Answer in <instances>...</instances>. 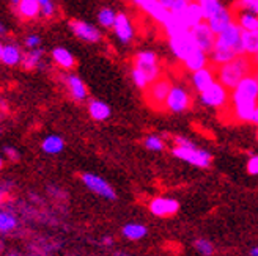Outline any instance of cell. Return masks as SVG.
Instances as JSON below:
<instances>
[{"label":"cell","instance_id":"obj_39","mask_svg":"<svg viewBox=\"0 0 258 256\" xmlns=\"http://www.w3.org/2000/svg\"><path fill=\"white\" fill-rule=\"evenodd\" d=\"M242 8H246L252 15H256L258 13V0H239L238 2Z\"/></svg>","mask_w":258,"mask_h":256},{"label":"cell","instance_id":"obj_25","mask_svg":"<svg viewBox=\"0 0 258 256\" xmlns=\"http://www.w3.org/2000/svg\"><path fill=\"white\" fill-rule=\"evenodd\" d=\"M22 60V52L16 44H5L2 47V57L0 61L7 66H16Z\"/></svg>","mask_w":258,"mask_h":256},{"label":"cell","instance_id":"obj_40","mask_svg":"<svg viewBox=\"0 0 258 256\" xmlns=\"http://www.w3.org/2000/svg\"><path fill=\"white\" fill-rule=\"evenodd\" d=\"M40 44H41V38L38 35H29L25 38V46L29 49H36V47H40Z\"/></svg>","mask_w":258,"mask_h":256},{"label":"cell","instance_id":"obj_12","mask_svg":"<svg viewBox=\"0 0 258 256\" xmlns=\"http://www.w3.org/2000/svg\"><path fill=\"white\" fill-rule=\"evenodd\" d=\"M169 46H170L172 54L181 61L192 52V50L197 49L196 44H194V41H192V36H190L189 30L184 32V33H179L176 36L169 38Z\"/></svg>","mask_w":258,"mask_h":256},{"label":"cell","instance_id":"obj_21","mask_svg":"<svg viewBox=\"0 0 258 256\" xmlns=\"http://www.w3.org/2000/svg\"><path fill=\"white\" fill-rule=\"evenodd\" d=\"M181 18H183V21H184V24H186V27L190 30L192 27H196V25H199L200 22H203L205 19H203V13H202V10H200V7L196 4V2H190L187 7H186V10L181 13Z\"/></svg>","mask_w":258,"mask_h":256},{"label":"cell","instance_id":"obj_45","mask_svg":"<svg viewBox=\"0 0 258 256\" xmlns=\"http://www.w3.org/2000/svg\"><path fill=\"white\" fill-rule=\"evenodd\" d=\"M50 2H54V0H38V4H40V7L46 5V4H50Z\"/></svg>","mask_w":258,"mask_h":256},{"label":"cell","instance_id":"obj_37","mask_svg":"<svg viewBox=\"0 0 258 256\" xmlns=\"http://www.w3.org/2000/svg\"><path fill=\"white\" fill-rule=\"evenodd\" d=\"M196 248L200 254L203 256H211L214 253V247L210 240H206V239H199L196 240Z\"/></svg>","mask_w":258,"mask_h":256},{"label":"cell","instance_id":"obj_30","mask_svg":"<svg viewBox=\"0 0 258 256\" xmlns=\"http://www.w3.org/2000/svg\"><path fill=\"white\" fill-rule=\"evenodd\" d=\"M41 148L44 152H47V154H58V152H61L64 148V142L60 135H47L43 140Z\"/></svg>","mask_w":258,"mask_h":256},{"label":"cell","instance_id":"obj_53","mask_svg":"<svg viewBox=\"0 0 258 256\" xmlns=\"http://www.w3.org/2000/svg\"><path fill=\"white\" fill-rule=\"evenodd\" d=\"M0 200H2V197H0Z\"/></svg>","mask_w":258,"mask_h":256},{"label":"cell","instance_id":"obj_14","mask_svg":"<svg viewBox=\"0 0 258 256\" xmlns=\"http://www.w3.org/2000/svg\"><path fill=\"white\" fill-rule=\"evenodd\" d=\"M179 211V203L173 198L159 197L150 201V212L156 217H172Z\"/></svg>","mask_w":258,"mask_h":256},{"label":"cell","instance_id":"obj_29","mask_svg":"<svg viewBox=\"0 0 258 256\" xmlns=\"http://www.w3.org/2000/svg\"><path fill=\"white\" fill-rule=\"evenodd\" d=\"M67 82H68V87H70V92H71V95H73V98L76 101H84L87 98V95H88L87 87L79 77H77V75H70V77L67 79Z\"/></svg>","mask_w":258,"mask_h":256},{"label":"cell","instance_id":"obj_17","mask_svg":"<svg viewBox=\"0 0 258 256\" xmlns=\"http://www.w3.org/2000/svg\"><path fill=\"white\" fill-rule=\"evenodd\" d=\"M140 8L144 10L150 18H153L154 21H156L158 24H161V25L165 24L167 18H169V15H170V11L165 10L158 2V0H145V2L140 5Z\"/></svg>","mask_w":258,"mask_h":256},{"label":"cell","instance_id":"obj_51","mask_svg":"<svg viewBox=\"0 0 258 256\" xmlns=\"http://www.w3.org/2000/svg\"><path fill=\"white\" fill-rule=\"evenodd\" d=\"M184 2H187V4H190V2H194V0H184Z\"/></svg>","mask_w":258,"mask_h":256},{"label":"cell","instance_id":"obj_41","mask_svg":"<svg viewBox=\"0 0 258 256\" xmlns=\"http://www.w3.org/2000/svg\"><path fill=\"white\" fill-rule=\"evenodd\" d=\"M247 172H249V175H252V176L258 175V156L253 154V156L249 159V162H247Z\"/></svg>","mask_w":258,"mask_h":256},{"label":"cell","instance_id":"obj_36","mask_svg":"<svg viewBox=\"0 0 258 256\" xmlns=\"http://www.w3.org/2000/svg\"><path fill=\"white\" fill-rule=\"evenodd\" d=\"M145 146L150 151H162L164 149V140L158 135H148L145 138Z\"/></svg>","mask_w":258,"mask_h":256},{"label":"cell","instance_id":"obj_50","mask_svg":"<svg viewBox=\"0 0 258 256\" xmlns=\"http://www.w3.org/2000/svg\"><path fill=\"white\" fill-rule=\"evenodd\" d=\"M2 47H4V44L0 43V57H2Z\"/></svg>","mask_w":258,"mask_h":256},{"label":"cell","instance_id":"obj_24","mask_svg":"<svg viewBox=\"0 0 258 256\" xmlns=\"http://www.w3.org/2000/svg\"><path fill=\"white\" fill-rule=\"evenodd\" d=\"M18 15L22 19H35L40 16V4L38 0H19L18 5Z\"/></svg>","mask_w":258,"mask_h":256},{"label":"cell","instance_id":"obj_3","mask_svg":"<svg viewBox=\"0 0 258 256\" xmlns=\"http://www.w3.org/2000/svg\"><path fill=\"white\" fill-rule=\"evenodd\" d=\"M258 98V77L256 74L246 75L233 90H231L230 101L233 106L256 104Z\"/></svg>","mask_w":258,"mask_h":256},{"label":"cell","instance_id":"obj_27","mask_svg":"<svg viewBox=\"0 0 258 256\" xmlns=\"http://www.w3.org/2000/svg\"><path fill=\"white\" fill-rule=\"evenodd\" d=\"M52 58L55 60V63H57L58 66H61L64 69H71L76 65L74 55L70 52L68 49H64V47H55L52 50Z\"/></svg>","mask_w":258,"mask_h":256},{"label":"cell","instance_id":"obj_48","mask_svg":"<svg viewBox=\"0 0 258 256\" xmlns=\"http://www.w3.org/2000/svg\"><path fill=\"white\" fill-rule=\"evenodd\" d=\"M258 254V248L256 247H253L252 250H250V256H256Z\"/></svg>","mask_w":258,"mask_h":256},{"label":"cell","instance_id":"obj_31","mask_svg":"<svg viewBox=\"0 0 258 256\" xmlns=\"http://www.w3.org/2000/svg\"><path fill=\"white\" fill-rule=\"evenodd\" d=\"M148 234L147 226L140 223H127L123 226V236L131 240H140Z\"/></svg>","mask_w":258,"mask_h":256},{"label":"cell","instance_id":"obj_43","mask_svg":"<svg viewBox=\"0 0 258 256\" xmlns=\"http://www.w3.org/2000/svg\"><path fill=\"white\" fill-rule=\"evenodd\" d=\"M158 2L165 8V10H169L170 11V8H172V5L175 4V0H158Z\"/></svg>","mask_w":258,"mask_h":256},{"label":"cell","instance_id":"obj_23","mask_svg":"<svg viewBox=\"0 0 258 256\" xmlns=\"http://www.w3.org/2000/svg\"><path fill=\"white\" fill-rule=\"evenodd\" d=\"M238 55L233 52L231 49H227V47H219V46H213L211 52L208 54V58L213 61V65H216L217 68L225 65V63L231 61L233 58H236Z\"/></svg>","mask_w":258,"mask_h":256},{"label":"cell","instance_id":"obj_47","mask_svg":"<svg viewBox=\"0 0 258 256\" xmlns=\"http://www.w3.org/2000/svg\"><path fill=\"white\" fill-rule=\"evenodd\" d=\"M5 33H7L5 25H4V24H0V35H5Z\"/></svg>","mask_w":258,"mask_h":256},{"label":"cell","instance_id":"obj_46","mask_svg":"<svg viewBox=\"0 0 258 256\" xmlns=\"http://www.w3.org/2000/svg\"><path fill=\"white\" fill-rule=\"evenodd\" d=\"M131 2H133L134 5H137V7H140L142 4H144V2H145V0H131Z\"/></svg>","mask_w":258,"mask_h":256},{"label":"cell","instance_id":"obj_6","mask_svg":"<svg viewBox=\"0 0 258 256\" xmlns=\"http://www.w3.org/2000/svg\"><path fill=\"white\" fill-rule=\"evenodd\" d=\"M200 101L206 107L222 109L228 104L230 95H228V90L216 80L211 87L206 88L203 93H200Z\"/></svg>","mask_w":258,"mask_h":256},{"label":"cell","instance_id":"obj_34","mask_svg":"<svg viewBox=\"0 0 258 256\" xmlns=\"http://www.w3.org/2000/svg\"><path fill=\"white\" fill-rule=\"evenodd\" d=\"M115 18H117V13H115L112 8L106 7V8H101L99 13H98V21L102 27H113V22H115Z\"/></svg>","mask_w":258,"mask_h":256},{"label":"cell","instance_id":"obj_13","mask_svg":"<svg viewBox=\"0 0 258 256\" xmlns=\"http://www.w3.org/2000/svg\"><path fill=\"white\" fill-rule=\"evenodd\" d=\"M70 27L77 38H81V40H84L87 43H98L101 40V32L95 27V25L88 24L85 21L73 19V21H70Z\"/></svg>","mask_w":258,"mask_h":256},{"label":"cell","instance_id":"obj_28","mask_svg":"<svg viewBox=\"0 0 258 256\" xmlns=\"http://www.w3.org/2000/svg\"><path fill=\"white\" fill-rule=\"evenodd\" d=\"M235 22L239 25V29L244 32H252V33H258V18L256 15H252V13H241V15L235 16Z\"/></svg>","mask_w":258,"mask_h":256},{"label":"cell","instance_id":"obj_8","mask_svg":"<svg viewBox=\"0 0 258 256\" xmlns=\"http://www.w3.org/2000/svg\"><path fill=\"white\" fill-rule=\"evenodd\" d=\"M164 107L173 113H181L190 107V96L187 90L179 87V85H172L169 95H167Z\"/></svg>","mask_w":258,"mask_h":256},{"label":"cell","instance_id":"obj_38","mask_svg":"<svg viewBox=\"0 0 258 256\" xmlns=\"http://www.w3.org/2000/svg\"><path fill=\"white\" fill-rule=\"evenodd\" d=\"M133 80L134 83L140 88V90H147V87L150 85L148 79H147V75L144 72H140L139 69H133Z\"/></svg>","mask_w":258,"mask_h":256},{"label":"cell","instance_id":"obj_49","mask_svg":"<svg viewBox=\"0 0 258 256\" xmlns=\"http://www.w3.org/2000/svg\"><path fill=\"white\" fill-rule=\"evenodd\" d=\"M2 167H4V159L0 157V168H2Z\"/></svg>","mask_w":258,"mask_h":256},{"label":"cell","instance_id":"obj_19","mask_svg":"<svg viewBox=\"0 0 258 256\" xmlns=\"http://www.w3.org/2000/svg\"><path fill=\"white\" fill-rule=\"evenodd\" d=\"M233 115L235 118L244 123H258V107L256 104H242V106H233Z\"/></svg>","mask_w":258,"mask_h":256},{"label":"cell","instance_id":"obj_16","mask_svg":"<svg viewBox=\"0 0 258 256\" xmlns=\"http://www.w3.org/2000/svg\"><path fill=\"white\" fill-rule=\"evenodd\" d=\"M214 82H216V74H214V69L210 66L192 72V83H194V88H196L199 93H203L205 90L208 87H211Z\"/></svg>","mask_w":258,"mask_h":256},{"label":"cell","instance_id":"obj_15","mask_svg":"<svg viewBox=\"0 0 258 256\" xmlns=\"http://www.w3.org/2000/svg\"><path fill=\"white\" fill-rule=\"evenodd\" d=\"M113 32L117 35L118 40L123 44H127L133 41L134 38V27H133V22L129 19L124 13H117V18H115L113 22Z\"/></svg>","mask_w":258,"mask_h":256},{"label":"cell","instance_id":"obj_20","mask_svg":"<svg viewBox=\"0 0 258 256\" xmlns=\"http://www.w3.org/2000/svg\"><path fill=\"white\" fill-rule=\"evenodd\" d=\"M162 27H164V30H165V33H167V36H169V38L176 36L179 33H184V32L189 30L186 27V24H184L181 15H173V13H170L169 18H167V21H165V24L162 25Z\"/></svg>","mask_w":258,"mask_h":256},{"label":"cell","instance_id":"obj_42","mask_svg":"<svg viewBox=\"0 0 258 256\" xmlns=\"http://www.w3.org/2000/svg\"><path fill=\"white\" fill-rule=\"evenodd\" d=\"M4 154L10 159V160H16L19 157V152L16 148H13V146H5L4 148Z\"/></svg>","mask_w":258,"mask_h":256},{"label":"cell","instance_id":"obj_26","mask_svg":"<svg viewBox=\"0 0 258 256\" xmlns=\"http://www.w3.org/2000/svg\"><path fill=\"white\" fill-rule=\"evenodd\" d=\"M88 113L95 121H106L110 117V107L102 101H92L88 104Z\"/></svg>","mask_w":258,"mask_h":256},{"label":"cell","instance_id":"obj_35","mask_svg":"<svg viewBox=\"0 0 258 256\" xmlns=\"http://www.w3.org/2000/svg\"><path fill=\"white\" fill-rule=\"evenodd\" d=\"M16 226H18V220L15 215L10 212H0V231L8 233Z\"/></svg>","mask_w":258,"mask_h":256},{"label":"cell","instance_id":"obj_7","mask_svg":"<svg viewBox=\"0 0 258 256\" xmlns=\"http://www.w3.org/2000/svg\"><path fill=\"white\" fill-rule=\"evenodd\" d=\"M241 29L236 22H231L225 30H222L219 35H216L214 46L231 49L236 55H242L241 49Z\"/></svg>","mask_w":258,"mask_h":256},{"label":"cell","instance_id":"obj_1","mask_svg":"<svg viewBox=\"0 0 258 256\" xmlns=\"http://www.w3.org/2000/svg\"><path fill=\"white\" fill-rule=\"evenodd\" d=\"M249 74H253V58L247 55H238L236 58L217 68V82L227 90H233Z\"/></svg>","mask_w":258,"mask_h":256},{"label":"cell","instance_id":"obj_22","mask_svg":"<svg viewBox=\"0 0 258 256\" xmlns=\"http://www.w3.org/2000/svg\"><path fill=\"white\" fill-rule=\"evenodd\" d=\"M241 49L242 55L247 57H256L258 54V33L252 32H241Z\"/></svg>","mask_w":258,"mask_h":256},{"label":"cell","instance_id":"obj_32","mask_svg":"<svg viewBox=\"0 0 258 256\" xmlns=\"http://www.w3.org/2000/svg\"><path fill=\"white\" fill-rule=\"evenodd\" d=\"M43 54H44V50H43V49H32L30 52H27L25 55H22L21 63H22L24 69H35L38 65H40Z\"/></svg>","mask_w":258,"mask_h":256},{"label":"cell","instance_id":"obj_18","mask_svg":"<svg viewBox=\"0 0 258 256\" xmlns=\"http://www.w3.org/2000/svg\"><path fill=\"white\" fill-rule=\"evenodd\" d=\"M208 54H205L202 52V50L196 49V50H192V52L183 60L184 63V68L189 71V72H196V71H200L203 68L208 66Z\"/></svg>","mask_w":258,"mask_h":256},{"label":"cell","instance_id":"obj_52","mask_svg":"<svg viewBox=\"0 0 258 256\" xmlns=\"http://www.w3.org/2000/svg\"><path fill=\"white\" fill-rule=\"evenodd\" d=\"M10 256H16V254H10Z\"/></svg>","mask_w":258,"mask_h":256},{"label":"cell","instance_id":"obj_4","mask_svg":"<svg viewBox=\"0 0 258 256\" xmlns=\"http://www.w3.org/2000/svg\"><path fill=\"white\" fill-rule=\"evenodd\" d=\"M134 68L139 69L140 72H144L150 83H153L154 80L161 77L158 55L154 54L153 50H142V52H137L134 58Z\"/></svg>","mask_w":258,"mask_h":256},{"label":"cell","instance_id":"obj_10","mask_svg":"<svg viewBox=\"0 0 258 256\" xmlns=\"http://www.w3.org/2000/svg\"><path fill=\"white\" fill-rule=\"evenodd\" d=\"M205 22L214 35H219L222 30H225L231 22H235V11L228 7L221 5Z\"/></svg>","mask_w":258,"mask_h":256},{"label":"cell","instance_id":"obj_2","mask_svg":"<svg viewBox=\"0 0 258 256\" xmlns=\"http://www.w3.org/2000/svg\"><path fill=\"white\" fill-rule=\"evenodd\" d=\"M172 152L179 160H184L190 165H196L199 168H208L213 162V156L208 151L197 148L190 140H187L184 137H175V148Z\"/></svg>","mask_w":258,"mask_h":256},{"label":"cell","instance_id":"obj_44","mask_svg":"<svg viewBox=\"0 0 258 256\" xmlns=\"http://www.w3.org/2000/svg\"><path fill=\"white\" fill-rule=\"evenodd\" d=\"M102 242H104V245H112V237L106 236L104 239H102Z\"/></svg>","mask_w":258,"mask_h":256},{"label":"cell","instance_id":"obj_5","mask_svg":"<svg viewBox=\"0 0 258 256\" xmlns=\"http://www.w3.org/2000/svg\"><path fill=\"white\" fill-rule=\"evenodd\" d=\"M170 88H172V82L167 77H159L153 83H150L147 87V93H145L148 104L153 109H162L165 104L167 95H169V92H170Z\"/></svg>","mask_w":258,"mask_h":256},{"label":"cell","instance_id":"obj_9","mask_svg":"<svg viewBox=\"0 0 258 256\" xmlns=\"http://www.w3.org/2000/svg\"><path fill=\"white\" fill-rule=\"evenodd\" d=\"M190 36H192V41L196 44V47L199 50L205 54H210L211 49L214 46V41H216V35L210 30V27L206 25V22H200L196 27H192L189 30Z\"/></svg>","mask_w":258,"mask_h":256},{"label":"cell","instance_id":"obj_11","mask_svg":"<svg viewBox=\"0 0 258 256\" xmlns=\"http://www.w3.org/2000/svg\"><path fill=\"white\" fill-rule=\"evenodd\" d=\"M82 183L85 184V187L88 190H92L93 194H96V195H99L102 198H107V200L117 198V194H115V190L112 189V186L106 181V179H102L98 175L84 173L82 175Z\"/></svg>","mask_w":258,"mask_h":256},{"label":"cell","instance_id":"obj_33","mask_svg":"<svg viewBox=\"0 0 258 256\" xmlns=\"http://www.w3.org/2000/svg\"><path fill=\"white\" fill-rule=\"evenodd\" d=\"M199 7H200V10H202V13H203V19L206 21L208 19L213 13L221 7L222 4H221V0H194Z\"/></svg>","mask_w":258,"mask_h":256}]
</instances>
